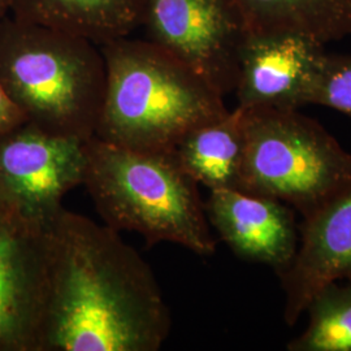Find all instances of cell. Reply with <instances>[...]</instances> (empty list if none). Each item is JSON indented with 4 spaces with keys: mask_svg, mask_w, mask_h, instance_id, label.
I'll return each mask as SVG.
<instances>
[{
    "mask_svg": "<svg viewBox=\"0 0 351 351\" xmlns=\"http://www.w3.org/2000/svg\"><path fill=\"white\" fill-rule=\"evenodd\" d=\"M141 26L146 39L223 97L234 91L239 53L250 33L236 0H142Z\"/></svg>",
    "mask_w": 351,
    "mask_h": 351,
    "instance_id": "obj_6",
    "label": "cell"
},
{
    "mask_svg": "<svg viewBox=\"0 0 351 351\" xmlns=\"http://www.w3.org/2000/svg\"><path fill=\"white\" fill-rule=\"evenodd\" d=\"M49 232L40 351H156L172 320L150 265L117 230L63 208Z\"/></svg>",
    "mask_w": 351,
    "mask_h": 351,
    "instance_id": "obj_1",
    "label": "cell"
},
{
    "mask_svg": "<svg viewBox=\"0 0 351 351\" xmlns=\"http://www.w3.org/2000/svg\"><path fill=\"white\" fill-rule=\"evenodd\" d=\"M11 11V0H0V21Z\"/></svg>",
    "mask_w": 351,
    "mask_h": 351,
    "instance_id": "obj_18",
    "label": "cell"
},
{
    "mask_svg": "<svg viewBox=\"0 0 351 351\" xmlns=\"http://www.w3.org/2000/svg\"><path fill=\"white\" fill-rule=\"evenodd\" d=\"M306 311L308 324L289 351H351V281L320 289Z\"/></svg>",
    "mask_w": 351,
    "mask_h": 351,
    "instance_id": "obj_15",
    "label": "cell"
},
{
    "mask_svg": "<svg viewBox=\"0 0 351 351\" xmlns=\"http://www.w3.org/2000/svg\"><path fill=\"white\" fill-rule=\"evenodd\" d=\"M241 111L239 190L282 202L304 219L351 188V154L319 123L298 110Z\"/></svg>",
    "mask_w": 351,
    "mask_h": 351,
    "instance_id": "obj_5",
    "label": "cell"
},
{
    "mask_svg": "<svg viewBox=\"0 0 351 351\" xmlns=\"http://www.w3.org/2000/svg\"><path fill=\"white\" fill-rule=\"evenodd\" d=\"M208 223L239 258L280 275L298 249L294 213L282 202L242 190H213L204 204Z\"/></svg>",
    "mask_w": 351,
    "mask_h": 351,
    "instance_id": "obj_11",
    "label": "cell"
},
{
    "mask_svg": "<svg viewBox=\"0 0 351 351\" xmlns=\"http://www.w3.org/2000/svg\"><path fill=\"white\" fill-rule=\"evenodd\" d=\"M142 0H11L17 20L86 38L98 46L141 26Z\"/></svg>",
    "mask_w": 351,
    "mask_h": 351,
    "instance_id": "obj_12",
    "label": "cell"
},
{
    "mask_svg": "<svg viewBox=\"0 0 351 351\" xmlns=\"http://www.w3.org/2000/svg\"><path fill=\"white\" fill-rule=\"evenodd\" d=\"M310 104H320L351 117V56L328 55L319 68Z\"/></svg>",
    "mask_w": 351,
    "mask_h": 351,
    "instance_id": "obj_16",
    "label": "cell"
},
{
    "mask_svg": "<svg viewBox=\"0 0 351 351\" xmlns=\"http://www.w3.org/2000/svg\"><path fill=\"white\" fill-rule=\"evenodd\" d=\"M86 142L30 123L13 129L0 138V201L47 229L64 197L84 182Z\"/></svg>",
    "mask_w": 351,
    "mask_h": 351,
    "instance_id": "obj_7",
    "label": "cell"
},
{
    "mask_svg": "<svg viewBox=\"0 0 351 351\" xmlns=\"http://www.w3.org/2000/svg\"><path fill=\"white\" fill-rule=\"evenodd\" d=\"M254 34H298L326 45L351 36V0H236Z\"/></svg>",
    "mask_w": 351,
    "mask_h": 351,
    "instance_id": "obj_14",
    "label": "cell"
},
{
    "mask_svg": "<svg viewBox=\"0 0 351 351\" xmlns=\"http://www.w3.org/2000/svg\"><path fill=\"white\" fill-rule=\"evenodd\" d=\"M288 326L328 284L351 281V188L304 217L295 256L280 275Z\"/></svg>",
    "mask_w": 351,
    "mask_h": 351,
    "instance_id": "obj_10",
    "label": "cell"
},
{
    "mask_svg": "<svg viewBox=\"0 0 351 351\" xmlns=\"http://www.w3.org/2000/svg\"><path fill=\"white\" fill-rule=\"evenodd\" d=\"M0 82L26 123L65 138L95 136L106 91V60L97 43L4 17Z\"/></svg>",
    "mask_w": 351,
    "mask_h": 351,
    "instance_id": "obj_3",
    "label": "cell"
},
{
    "mask_svg": "<svg viewBox=\"0 0 351 351\" xmlns=\"http://www.w3.org/2000/svg\"><path fill=\"white\" fill-rule=\"evenodd\" d=\"M324 55V45L313 38L249 33L239 53L237 107L298 110L310 104Z\"/></svg>",
    "mask_w": 351,
    "mask_h": 351,
    "instance_id": "obj_9",
    "label": "cell"
},
{
    "mask_svg": "<svg viewBox=\"0 0 351 351\" xmlns=\"http://www.w3.org/2000/svg\"><path fill=\"white\" fill-rule=\"evenodd\" d=\"M245 134L242 111L203 124L180 139L173 149L182 168L198 185L213 190H239Z\"/></svg>",
    "mask_w": 351,
    "mask_h": 351,
    "instance_id": "obj_13",
    "label": "cell"
},
{
    "mask_svg": "<svg viewBox=\"0 0 351 351\" xmlns=\"http://www.w3.org/2000/svg\"><path fill=\"white\" fill-rule=\"evenodd\" d=\"M26 123L25 116L13 103L0 82V138Z\"/></svg>",
    "mask_w": 351,
    "mask_h": 351,
    "instance_id": "obj_17",
    "label": "cell"
},
{
    "mask_svg": "<svg viewBox=\"0 0 351 351\" xmlns=\"http://www.w3.org/2000/svg\"><path fill=\"white\" fill-rule=\"evenodd\" d=\"M82 185L106 226L143 236L149 245L171 242L198 255H213L216 242L198 182L173 150L137 151L86 142Z\"/></svg>",
    "mask_w": 351,
    "mask_h": 351,
    "instance_id": "obj_4",
    "label": "cell"
},
{
    "mask_svg": "<svg viewBox=\"0 0 351 351\" xmlns=\"http://www.w3.org/2000/svg\"><path fill=\"white\" fill-rule=\"evenodd\" d=\"M106 91L95 137L137 151H169L190 130L229 112L224 97L149 39L101 45Z\"/></svg>",
    "mask_w": 351,
    "mask_h": 351,
    "instance_id": "obj_2",
    "label": "cell"
},
{
    "mask_svg": "<svg viewBox=\"0 0 351 351\" xmlns=\"http://www.w3.org/2000/svg\"><path fill=\"white\" fill-rule=\"evenodd\" d=\"M49 232L0 201V351H40Z\"/></svg>",
    "mask_w": 351,
    "mask_h": 351,
    "instance_id": "obj_8",
    "label": "cell"
}]
</instances>
